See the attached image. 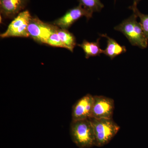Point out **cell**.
<instances>
[{"instance_id":"obj_1","label":"cell","mask_w":148,"mask_h":148,"mask_svg":"<svg viewBox=\"0 0 148 148\" xmlns=\"http://www.w3.org/2000/svg\"><path fill=\"white\" fill-rule=\"evenodd\" d=\"M138 17L133 13L129 18L123 20L114 29L122 33L132 46L144 49L147 47L148 40L145 36L140 22L137 21Z\"/></svg>"},{"instance_id":"obj_2","label":"cell","mask_w":148,"mask_h":148,"mask_svg":"<svg viewBox=\"0 0 148 148\" xmlns=\"http://www.w3.org/2000/svg\"><path fill=\"white\" fill-rule=\"evenodd\" d=\"M70 132L73 142L79 148L95 146V134L90 119L72 121Z\"/></svg>"},{"instance_id":"obj_3","label":"cell","mask_w":148,"mask_h":148,"mask_svg":"<svg viewBox=\"0 0 148 148\" xmlns=\"http://www.w3.org/2000/svg\"><path fill=\"white\" fill-rule=\"evenodd\" d=\"M89 119L93 127L97 147H102L108 144L120 128L112 119L90 118Z\"/></svg>"},{"instance_id":"obj_4","label":"cell","mask_w":148,"mask_h":148,"mask_svg":"<svg viewBox=\"0 0 148 148\" xmlns=\"http://www.w3.org/2000/svg\"><path fill=\"white\" fill-rule=\"evenodd\" d=\"M32 17L28 10L20 12L9 25L6 31L0 36L2 38L29 37L28 27Z\"/></svg>"},{"instance_id":"obj_5","label":"cell","mask_w":148,"mask_h":148,"mask_svg":"<svg viewBox=\"0 0 148 148\" xmlns=\"http://www.w3.org/2000/svg\"><path fill=\"white\" fill-rule=\"evenodd\" d=\"M58 27L55 25L45 23L38 17H32L28 27L29 37L35 41L41 44L46 43L51 35Z\"/></svg>"},{"instance_id":"obj_6","label":"cell","mask_w":148,"mask_h":148,"mask_svg":"<svg viewBox=\"0 0 148 148\" xmlns=\"http://www.w3.org/2000/svg\"><path fill=\"white\" fill-rule=\"evenodd\" d=\"M114 109V102L112 98L102 95L93 96L91 118L112 119Z\"/></svg>"},{"instance_id":"obj_7","label":"cell","mask_w":148,"mask_h":148,"mask_svg":"<svg viewBox=\"0 0 148 148\" xmlns=\"http://www.w3.org/2000/svg\"><path fill=\"white\" fill-rule=\"evenodd\" d=\"M92 12L79 5L69 10L64 16L56 19L53 25L61 29H68L80 18L85 16L87 20L92 17Z\"/></svg>"},{"instance_id":"obj_8","label":"cell","mask_w":148,"mask_h":148,"mask_svg":"<svg viewBox=\"0 0 148 148\" xmlns=\"http://www.w3.org/2000/svg\"><path fill=\"white\" fill-rule=\"evenodd\" d=\"M93 96L90 94L85 95L79 99L73 107V121L89 119L91 117Z\"/></svg>"},{"instance_id":"obj_9","label":"cell","mask_w":148,"mask_h":148,"mask_svg":"<svg viewBox=\"0 0 148 148\" xmlns=\"http://www.w3.org/2000/svg\"><path fill=\"white\" fill-rule=\"evenodd\" d=\"M28 0H0L1 13L4 18H14L25 8Z\"/></svg>"},{"instance_id":"obj_10","label":"cell","mask_w":148,"mask_h":148,"mask_svg":"<svg viewBox=\"0 0 148 148\" xmlns=\"http://www.w3.org/2000/svg\"><path fill=\"white\" fill-rule=\"evenodd\" d=\"M101 36L105 37L107 39V47L105 50H103V53L111 59L126 52L127 49L125 46L120 45L115 40L110 38L106 34H101Z\"/></svg>"},{"instance_id":"obj_11","label":"cell","mask_w":148,"mask_h":148,"mask_svg":"<svg viewBox=\"0 0 148 148\" xmlns=\"http://www.w3.org/2000/svg\"><path fill=\"white\" fill-rule=\"evenodd\" d=\"M100 39L101 38H99L95 42H90L84 40L82 43L78 45L84 51L86 58L88 59L90 57L99 56L101 53H103V50L100 47Z\"/></svg>"},{"instance_id":"obj_12","label":"cell","mask_w":148,"mask_h":148,"mask_svg":"<svg viewBox=\"0 0 148 148\" xmlns=\"http://www.w3.org/2000/svg\"><path fill=\"white\" fill-rule=\"evenodd\" d=\"M57 33L61 41L66 46V49L73 52L74 48L76 45V40L75 36L67 29H61L58 27Z\"/></svg>"},{"instance_id":"obj_13","label":"cell","mask_w":148,"mask_h":148,"mask_svg":"<svg viewBox=\"0 0 148 148\" xmlns=\"http://www.w3.org/2000/svg\"><path fill=\"white\" fill-rule=\"evenodd\" d=\"M79 4L83 7L93 12H100L104 7L101 0H78Z\"/></svg>"},{"instance_id":"obj_14","label":"cell","mask_w":148,"mask_h":148,"mask_svg":"<svg viewBox=\"0 0 148 148\" xmlns=\"http://www.w3.org/2000/svg\"><path fill=\"white\" fill-rule=\"evenodd\" d=\"M129 9L133 11L138 17L140 18V23L142 26L145 36L148 40V14H145L140 12L137 8V5L133 4L129 7Z\"/></svg>"},{"instance_id":"obj_15","label":"cell","mask_w":148,"mask_h":148,"mask_svg":"<svg viewBox=\"0 0 148 148\" xmlns=\"http://www.w3.org/2000/svg\"><path fill=\"white\" fill-rule=\"evenodd\" d=\"M57 30L51 35L47 41L46 44L54 47H62L66 49V46L64 45L58 36Z\"/></svg>"},{"instance_id":"obj_16","label":"cell","mask_w":148,"mask_h":148,"mask_svg":"<svg viewBox=\"0 0 148 148\" xmlns=\"http://www.w3.org/2000/svg\"><path fill=\"white\" fill-rule=\"evenodd\" d=\"M134 1V3H133V4L136 5H137L138 3L140 2V1L141 0H133ZM116 0H115V2Z\"/></svg>"}]
</instances>
